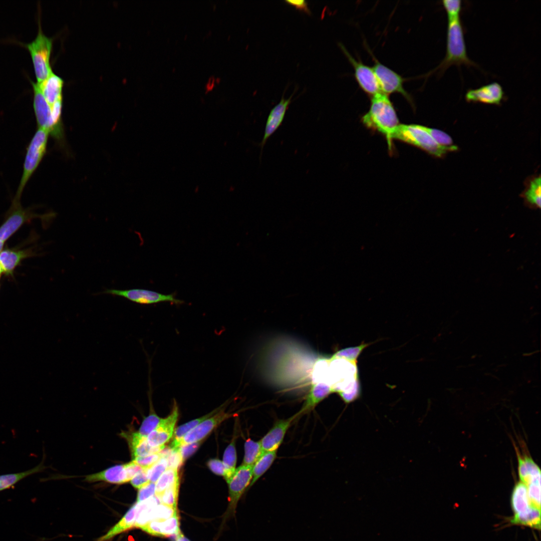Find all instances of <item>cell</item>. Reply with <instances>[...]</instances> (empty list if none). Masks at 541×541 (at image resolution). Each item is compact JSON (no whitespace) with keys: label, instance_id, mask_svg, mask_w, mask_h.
Returning <instances> with one entry per match:
<instances>
[{"label":"cell","instance_id":"cell-10","mask_svg":"<svg viewBox=\"0 0 541 541\" xmlns=\"http://www.w3.org/2000/svg\"><path fill=\"white\" fill-rule=\"evenodd\" d=\"M252 467L241 464L236 468L227 482L229 488L228 512L231 514H234L239 499L250 485L252 475Z\"/></svg>","mask_w":541,"mask_h":541},{"label":"cell","instance_id":"cell-32","mask_svg":"<svg viewBox=\"0 0 541 541\" xmlns=\"http://www.w3.org/2000/svg\"><path fill=\"white\" fill-rule=\"evenodd\" d=\"M540 509L533 506L528 512L523 515H513L510 522L512 524L526 525L539 529L540 528Z\"/></svg>","mask_w":541,"mask_h":541},{"label":"cell","instance_id":"cell-36","mask_svg":"<svg viewBox=\"0 0 541 541\" xmlns=\"http://www.w3.org/2000/svg\"><path fill=\"white\" fill-rule=\"evenodd\" d=\"M442 5L446 12L448 21L460 18L462 9V1L460 0H443Z\"/></svg>","mask_w":541,"mask_h":541},{"label":"cell","instance_id":"cell-43","mask_svg":"<svg viewBox=\"0 0 541 541\" xmlns=\"http://www.w3.org/2000/svg\"><path fill=\"white\" fill-rule=\"evenodd\" d=\"M201 441L184 444L179 447L178 451L183 462L198 449Z\"/></svg>","mask_w":541,"mask_h":541},{"label":"cell","instance_id":"cell-41","mask_svg":"<svg viewBox=\"0 0 541 541\" xmlns=\"http://www.w3.org/2000/svg\"><path fill=\"white\" fill-rule=\"evenodd\" d=\"M138 489L137 502L144 501L154 496L156 493V484L149 482Z\"/></svg>","mask_w":541,"mask_h":541},{"label":"cell","instance_id":"cell-47","mask_svg":"<svg viewBox=\"0 0 541 541\" xmlns=\"http://www.w3.org/2000/svg\"><path fill=\"white\" fill-rule=\"evenodd\" d=\"M124 464L130 481L136 474L145 469L133 461Z\"/></svg>","mask_w":541,"mask_h":541},{"label":"cell","instance_id":"cell-55","mask_svg":"<svg viewBox=\"0 0 541 541\" xmlns=\"http://www.w3.org/2000/svg\"><path fill=\"white\" fill-rule=\"evenodd\" d=\"M216 6L215 5H214L213 7V10H215L216 9Z\"/></svg>","mask_w":541,"mask_h":541},{"label":"cell","instance_id":"cell-45","mask_svg":"<svg viewBox=\"0 0 541 541\" xmlns=\"http://www.w3.org/2000/svg\"><path fill=\"white\" fill-rule=\"evenodd\" d=\"M167 461V468L178 469L183 463L181 455L178 451L173 450L170 455L166 458Z\"/></svg>","mask_w":541,"mask_h":541},{"label":"cell","instance_id":"cell-7","mask_svg":"<svg viewBox=\"0 0 541 541\" xmlns=\"http://www.w3.org/2000/svg\"><path fill=\"white\" fill-rule=\"evenodd\" d=\"M124 298L132 302L141 305H151L161 302H169L176 305L184 302L175 297L174 294H162L153 291L141 289L129 290L106 289L99 293Z\"/></svg>","mask_w":541,"mask_h":541},{"label":"cell","instance_id":"cell-37","mask_svg":"<svg viewBox=\"0 0 541 541\" xmlns=\"http://www.w3.org/2000/svg\"><path fill=\"white\" fill-rule=\"evenodd\" d=\"M167 469V459L165 458H160L155 464L147 469L149 481L156 483Z\"/></svg>","mask_w":541,"mask_h":541},{"label":"cell","instance_id":"cell-15","mask_svg":"<svg viewBox=\"0 0 541 541\" xmlns=\"http://www.w3.org/2000/svg\"><path fill=\"white\" fill-rule=\"evenodd\" d=\"M299 416L298 413L286 419L277 421L260 440L264 452L277 450L293 421Z\"/></svg>","mask_w":541,"mask_h":541},{"label":"cell","instance_id":"cell-26","mask_svg":"<svg viewBox=\"0 0 541 541\" xmlns=\"http://www.w3.org/2000/svg\"><path fill=\"white\" fill-rule=\"evenodd\" d=\"M224 407V404L220 406L216 409L212 410V411L210 412V413H208V414L201 417L194 419L184 424L178 426L174 431L172 441L169 446L173 450L178 449L179 448V442L185 434H186L189 431L193 429L201 422L212 416L217 412H219Z\"/></svg>","mask_w":541,"mask_h":541},{"label":"cell","instance_id":"cell-2","mask_svg":"<svg viewBox=\"0 0 541 541\" xmlns=\"http://www.w3.org/2000/svg\"><path fill=\"white\" fill-rule=\"evenodd\" d=\"M477 67L467 55L464 32L460 19L448 21L446 54L441 63L427 76L436 72L441 76L451 66Z\"/></svg>","mask_w":541,"mask_h":541},{"label":"cell","instance_id":"cell-48","mask_svg":"<svg viewBox=\"0 0 541 541\" xmlns=\"http://www.w3.org/2000/svg\"><path fill=\"white\" fill-rule=\"evenodd\" d=\"M288 4L294 6L296 9L305 12L308 14H311L308 4L305 1H286Z\"/></svg>","mask_w":541,"mask_h":541},{"label":"cell","instance_id":"cell-18","mask_svg":"<svg viewBox=\"0 0 541 541\" xmlns=\"http://www.w3.org/2000/svg\"><path fill=\"white\" fill-rule=\"evenodd\" d=\"M144 531L158 536H177L180 532L177 514L164 520H153L140 528Z\"/></svg>","mask_w":541,"mask_h":541},{"label":"cell","instance_id":"cell-4","mask_svg":"<svg viewBox=\"0 0 541 541\" xmlns=\"http://www.w3.org/2000/svg\"><path fill=\"white\" fill-rule=\"evenodd\" d=\"M49 133L38 128L31 139L27 148L23 165V171L14 201H20L22 194L46 151Z\"/></svg>","mask_w":541,"mask_h":541},{"label":"cell","instance_id":"cell-20","mask_svg":"<svg viewBox=\"0 0 541 541\" xmlns=\"http://www.w3.org/2000/svg\"><path fill=\"white\" fill-rule=\"evenodd\" d=\"M37 84L44 98L50 106L62 99L64 81L53 72L45 80Z\"/></svg>","mask_w":541,"mask_h":541},{"label":"cell","instance_id":"cell-54","mask_svg":"<svg viewBox=\"0 0 541 541\" xmlns=\"http://www.w3.org/2000/svg\"><path fill=\"white\" fill-rule=\"evenodd\" d=\"M211 32L210 31H209V32H208V33H207L206 34V36L208 37V36H209V35H211Z\"/></svg>","mask_w":541,"mask_h":541},{"label":"cell","instance_id":"cell-35","mask_svg":"<svg viewBox=\"0 0 541 541\" xmlns=\"http://www.w3.org/2000/svg\"><path fill=\"white\" fill-rule=\"evenodd\" d=\"M180 481L166 488L158 496L161 503L169 506L177 508V499Z\"/></svg>","mask_w":541,"mask_h":541},{"label":"cell","instance_id":"cell-9","mask_svg":"<svg viewBox=\"0 0 541 541\" xmlns=\"http://www.w3.org/2000/svg\"><path fill=\"white\" fill-rule=\"evenodd\" d=\"M39 216L29 208H23L20 201L13 200L8 216L0 226V240L6 241L23 224Z\"/></svg>","mask_w":541,"mask_h":541},{"label":"cell","instance_id":"cell-12","mask_svg":"<svg viewBox=\"0 0 541 541\" xmlns=\"http://www.w3.org/2000/svg\"><path fill=\"white\" fill-rule=\"evenodd\" d=\"M224 410L223 407L219 412L204 420L189 431L179 441L178 447L184 444L202 441L223 421L233 415L225 412Z\"/></svg>","mask_w":541,"mask_h":541},{"label":"cell","instance_id":"cell-16","mask_svg":"<svg viewBox=\"0 0 541 541\" xmlns=\"http://www.w3.org/2000/svg\"><path fill=\"white\" fill-rule=\"evenodd\" d=\"M292 97V96L287 99L282 97L280 102L270 110L266 121L264 135L259 145L260 147L261 153L267 140L282 125L286 111L291 102Z\"/></svg>","mask_w":541,"mask_h":541},{"label":"cell","instance_id":"cell-49","mask_svg":"<svg viewBox=\"0 0 541 541\" xmlns=\"http://www.w3.org/2000/svg\"><path fill=\"white\" fill-rule=\"evenodd\" d=\"M215 78L213 76L209 77L205 86V93L212 90L215 86Z\"/></svg>","mask_w":541,"mask_h":541},{"label":"cell","instance_id":"cell-44","mask_svg":"<svg viewBox=\"0 0 541 541\" xmlns=\"http://www.w3.org/2000/svg\"><path fill=\"white\" fill-rule=\"evenodd\" d=\"M147 469L148 468L145 469L139 472L130 480L131 484L135 488L139 489L150 482L148 477Z\"/></svg>","mask_w":541,"mask_h":541},{"label":"cell","instance_id":"cell-1","mask_svg":"<svg viewBox=\"0 0 541 541\" xmlns=\"http://www.w3.org/2000/svg\"><path fill=\"white\" fill-rule=\"evenodd\" d=\"M370 98L369 109L361 121L368 128L384 136L391 149L393 136L400 124L395 107L388 95L382 92Z\"/></svg>","mask_w":541,"mask_h":541},{"label":"cell","instance_id":"cell-17","mask_svg":"<svg viewBox=\"0 0 541 541\" xmlns=\"http://www.w3.org/2000/svg\"><path fill=\"white\" fill-rule=\"evenodd\" d=\"M121 435L128 442L133 460L158 453L165 446L151 447L148 443L147 437L141 435L138 432H124Z\"/></svg>","mask_w":541,"mask_h":541},{"label":"cell","instance_id":"cell-34","mask_svg":"<svg viewBox=\"0 0 541 541\" xmlns=\"http://www.w3.org/2000/svg\"><path fill=\"white\" fill-rule=\"evenodd\" d=\"M433 139L440 146L451 149L453 151L457 150V146L454 145L451 137L445 132L435 128H431L422 125Z\"/></svg>","mask_w":541,"mask_h":541},{"label":"cell","instance_id":"cell-21","mask_svg":"<svg viewBox=\"0 0 541 541\" xmlns=\"http://www.w3.org/2000/svg\"><path fill=\"white\" fill-rule=\"evenodd\" d=\"M332 392H333V390L331 386L326 383H313L304 403L298 412L299 416L314 409L319 403Z\"/></svg>","mask_w":541,"mask_h":541},{"label":"cell","instance_id":"cell-28","mask_svg":"<svg viewBox=\"0 0 541 541\" xmlns=\"http://www.w3.org/2000/svg\"><path fill=\"white\" fill-rule=\"evenodd\" d=\"M45 468L42 463L29 470L15 473L0 475V491L9 489L22 479L33 474L42 471Z\"/></svg>","mask_w":541,"mask_h":541},{"label":"cell","instance_id":"cell-27","mask_svg":"<svg viewBox=\"0 0 541 541\" xmlns=\"http://www.w3.org/2000/svg\"><path fill=\"white\" fill-rule=\"evenodd\" d=\"M277 456V450L265 451L252 467V479L249 488L252 486L270 468Z\"/></svg>","mask_w":541,"mask_h":541},{"label":"cell","instance_id":"cell-52","mask_svg":"<svg viewBox=\"0 0 541 541\" xmlns=\"http://www.w3.org/2000/svg\"><path fill=\"white\" fill-rule=\"evenodd\" d=\"M220 80L221 79H220V78L217 77V78L215 79V82L217 84H219L220 82V81H221Z\"/></svg>","mask_w":541,"mask_h":541},{"label":"cell","instance_id":"cell-19","mask_svg":"<svg viewBox=\"0 0 541 541\" xmlns=\"http://www.w3.org/2000/svg\"><path fill=\"white\" fill-rule=\"evenodd\" d=\"M85 481L96 482L103 481L110 483L121 484L130 481L125 464L117 465L98 473L86 476Z\"/></svg>","mask_w":541,"mask_h":541},{"label":"cell","instance_id":"cell-25","mask_svg":"<svg viewBox=\"0 0 541 541\" xmlns=\"http://www.w3.org/2000/svg\"><path fill=\"white\" fill-rule=\"evenodd\" d=\"M518 464L519 478L525 485L535 479L540 478V469L530 457L518 456Z\"/></svg>","mask_w":541,"mask_h":541},{"label":"cell","instance_id":"cell-46","mask_svg":"<svg viewBox=\"0 0 541 541\" xmlns=\"http://www.w3.org/2000/svg\"><path fill=\"white\" fill-rule=\"evenodd\" d=\"M207 466L214 473L224 476V467L222 461L218 459H211L207 463Z\"/></svg>","mask_w":541,"mask_h":541},{"label":"cell","instance_id":"cell-22","mask_svg":"<svg viewBox=\"0 0 541 541\" xmlns=\"http://www.w3.org/2000/svg\"><path fill=\"white\" fill-rule=\"evenodd\" d=\"M511 504L514 515L516 516L525 514L534 506L529 498L526 486L521 481L517 482L513 488Z\"/></svg>","mask_w":541,"mask_h":541},{"label":"cell","instance_id":"cell-33","mask_svg":"<svg viewBox=\"0 0 541 541\" xmlns=\"http://www.w3.org/2000/svg\"><path fill=\"white\" fill-rule=\"evenodd\" d=\"M178 481H179V478L178 470L172 468H167L155 483V494L159 495L166 488Z\"/></svg>","mask_w":541,"mask_h":541},{"label":"cell","instance_id":"cell-29","mask_svg":"<svg viewBox=\"0 0 541 541\" xmlns=\"http://www.w3.org/2000/svg\"><path fill=\"white\" fill-rule=\"evenodd\" d=\"M540 176L531 180L527 188L522 194L526 203L531 208L539 209L541 206Z\"/></svg>","mask_w":541,"mask_h":541},{"label":"cell","instance_id":"cell-42","mask_svg":"<svg viewBox=\"0 0 541 541\" xmlns=\"http://www.w3.org/2000/svg\"><path fill=\"white\" fill-rule=\"evenodd\" d=\"M160 458V456L158 452L142 457H138L135 458L132 461L143 468L147 469L151 467Z\"/></svg>","mask_w":541,"mask_h":541},{"label":"cell","instance_id":"cell-24","mask_svg":"<svg viewBox=\"0 0 541 541\" xmlns=\"http://www.w3.org/2000/svg\"><path fill=\"white\" fill-rule=\"evenodd\" d=\"M137 512V506L136 502L122 518L107 533L99 537L96 541H107L118 534L133 527Z\"/></svg>","mask_w":541,"mask_h":541},{"label":"cell","instance_id":"cell-53","mask_svg":"<svg viewBox=\"0 0 541 541\" xmlns=\"http://www.w3.org/2000/svg\"><path fill=\"white\" fill-rule=\"evenodd\" d=\"M3 273V269H2V267H1V265H0V278H1V275H2V274Z\"/></svg>","mask_w":541,"mask_h":541},{"label":"cell","instance_id":"cell-40","mask_svg":"<svg viewBox=\"0 0 541 541\" xmlns=\"http://www.w3.org/2000/svg\"><path fill=\"white\" fill-rule=\"evenodd\" d=\"M366 346V345L364 344L339 350L332 357L331 359L340 358L350 361H356L362 350Z\"/></svg>","mask_w":541,"mask_h":541},{"label":"cell","instance_id":"cell-30","mask_svg":"<svg viewBox=\"0 0 541 541\" xmlns=\"http://www.w3.org/2000/svg\"><path fill=\"white\" fill-rule=\"evenodd\" d=\"M244 454L242 463V465L252 466L263 454L260 441H255L251 439H247L244 444Z\"/></svg>","mask_w":541,"mask_h":541},{"label":"cell","instance_id":"cell-3","mask_svg":"<svg viewBox=\"0 0 541 541\" xmlns=\"http://www.w3.org/2000/svg\"><path fill=\"white\" fill-rule=\"evenodd\" d=\"M394 139L413 145L437 157H441L448 151H453L439 145L420 125L400 124L393 136Z\"/></svg>","mask_w":541,"mask_h":541},{"label":"cell","instance_id":"cell-23","mask_svg":"<svg viewBox=\"0 0 541 541\" xmlns=\"http://www.w3.org/2000/svg\"><path fill=\"white\" fill-rule=\"evenodd\" d=\"M26 250L7 248L0 253V265L3 273L8 276L13 275L16 267L22 260L30 256Z\"/></svg>","mask_w":541,"mask_h":541},{"label":"cell","instance_id":"cell-31","mask_svg":"<svg viewBox=\"0 0 541 541\" xmlns=\"http://www.w3.org/2000/svg\"><path fill=\"white\" fill-rule=\"evenodd\" d=\"M236 460L235 440L233 438L226 448L223 454L222 462L224 467V477L226 482L232 476L236 469Z\"/></svg>","mask_w":541,"mask_h":541},{"label":"cell","instance_id":"cell-14","mask_svg":"<svg viewBox=\"0 0 541 541\" xmlns=\"http://www.w3.org/2000/svg\"><path fill=\"white\" fill-rule=\"evenodd\" d=\"M504 92L497 82H492L476 89L467 91L465 98L468 102H479L490 105H500L504 99Z\"/></svg>","mask_w":541,"mask_h":541},{"label":"cell","instance_id":"cell-8","mask_svg":"<svg viewBox=\"0 0 541 541\" xmlns=\"http://www.w3.org/2000/svg\"><path fill=\"white\" fill-rule=\"evenodd\" d=\"M339 46L354 69V76L360 88L370 97L381 92L375 72L372 68L356 60L342 44Z\"/></svg>","mask_w":541,"mask_h":541},{"label":"cell","instance_id":"cell-6","mask_svg":"<svg viewBox=\"0 0 541 541\" xmlns=\"http://www.w3.org/2000/svg\"><path fill=\"white\" fill-rule=\"evenodd\" d=\"M374 61L372 67L380 88L381 92L389 95L398 93L403 96L411 104L413 105L410 94L405 89V79L397 73L379 62L372 54Z\"/></svg>","mask_w":541,"mask_h":541},{"label":"cell","instance_id":"cell-11","mask_svg":"<svg viewBox=\"0 0 541 541\" xmlns=\"http://www.w3.org/2000/svg\"><path fill=\"white\" fill-rule=\"evenodd\" d=\"M33 88V107L38 128L46 131L56 141L57 136L52 120L51 106L37 83L31 81Z\"/></svg>","mask_w":541,"mask_h":541},{"label":"cell","instance_id":"cell-51","mask_svg":"<svg viewBox=\"0 0 541 541\" xmlns=\"http://www.w3.org/2000/svg\"><path fill=\"white\" fill-rule=\"evenodd\" d=\"M4 241L0 240V253L3 250V247L5 243Z\"/></svg>","mask_w":541,"mask_h":541},{"label":"cell","instance_id":"cell-13","mask_svg":"<svg viewBox=\"0 0 541 541\" xmlns=\"http://www.w3.org/2000/svg\"><path fill=\"white\" fill-rule=\"evenodd\" d=\"M178 417V409L174 401L171 414L165 418H162L157 427L147 436L148 444L155 447L164 445L172 438L176 423Z\"/></svg>","mask_w":541,"mask_h":541},{"label":"cell","instance_id":"cell-38","mask_svg":"<svg viewBox=\"0 0 541 541\" xmlns=\"http://www.w3.org/2000/svg\"><path fill=\"white\" fill-rule=\"evenodd\" d=\"M161 419L154 413H151L143 420L138 431L139 433L142 436L147 437L155 429Z\"/></svg>","mask_w":541,"mask_h":541},{"label":"cell","instance_id":"cell-39","mask_svg":"<svg viewBox=\"0 0 541 541\" xmlns=\"http://www.w3.org/2000/svg\"><path fill=\"white\" fill-rule=\"evenodd\" d=\"M526 486L531 502L540 508V478L529 482Z\"/></svg>","mask_w":541,"mask_h":541},{"label":"cell","instance_id":"cell-50","mask_svg":"<svg viewBox=\"0 0 541 541\" xmlns=\"http://www.w3.org/2000/svg\"><path fill=\"white\" fill-rule=\"evenodd\" d=\"M175 541H190V540L189 539H188L185 536H184L183 535V534H182L181 532H180L176 536V539H175Z\"/></svg>","mask_w":541,"mask_h":541},{"label":"cell","instance_id":"cell-5","mask_svg":"<svg viewBox=\"0 0 541 541\" xmlns=\"http://www.w3.org/2000/svg\"><path fill=\"white\" fill-rule=\"evenodd\" d=\"M25 47L30 52L34 66L37 83L45 80L52 73L50 60L53 46V39L46 36L39 24V30L36 38Z\"/></svg>","mask_w":541,"mask_h":541}]
</instances>
